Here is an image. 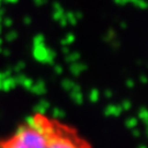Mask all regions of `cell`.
I'll return each mask as SVG.
<instances>
[{"label":"cell","mask_w":148,"mask_h":148,"mask_svg":"<svg viewBox=\"0 0 148 148\" xmlns=\"http://www.w3.org/2000/svg\"><path fill=\"white\" fill-rule=\"evenodd\" d=\"M1 148H92L75 127L45 114L29 117L9 137L0 140Z\"/></svg>","instance_id":"6da1fadb"},{"label":"cell","mask_w":148,"mask_h":148,"mask_svg":"<svg viewBox=\"0 0 148 148\" xmlns=\"http://www.w3.org/2000/svg\"><path fill=\"white\" fill-rule=\"evenodd\" d=\"M0 148H1V147H0Z\"/></svg>","instance_id":"7a4b0ae2"}]
</instances>
